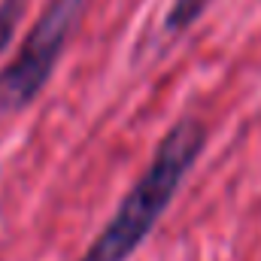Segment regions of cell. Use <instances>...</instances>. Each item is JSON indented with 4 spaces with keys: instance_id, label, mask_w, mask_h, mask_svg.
I'll list each match as a JSON object with an SVG mask.
<instances>
[{
    "instance_id": "obj_1",
    "label": "cell",
    "mask_w": 261,
    "mask_h": 261,
    "mask_svg": "<svg viewBox=\"0 0 261 261\" xmlns=\"http://www.w3.org/2000/svg\"><path fill=\"white\" fill-rule=\"evenodd\" d=\"M206 146V128L186 116L161 137L146 170L79 261H128L155 231Z\"/></svg>"
},
{
    "instance_id": "obj_2",
    "label": "cell",
    "mask_w": 261,
    "mask_h": 261,
    "mask_svg": "<svg viewBox=\"0 0 261 261\" xmlns=\"http://www.w3.org/2000/svg\"><path fill=\"white\" fill-rule=\"evenodd\" d=\"M85 0H49L15 58L0 70V116L28 110L64 55L67 43L82 18Z\"/></svg>"
},
{
    "instance_id": "obj_3",
    "label": "cell",
    "mask_w": 261,
    "mask_h": 261,
    "mask_svg": "<svg viewBox=\"0 0 261 261\" xmlns=\"http://www.w3.org/2000/svg\"><path fill=\"white\" fill-rule=\"evenodd\" d=\"M206 6H210V0H170L167 15H164V34L167 37L186 34L197 18L206 12Z\"/></svg>"
},
{
    "instance_id": "obj_4",
    "label": "cell",
    "mask_w": 261,
    "mask_h": 261,
    "mask_svg": "<svg viewBox=\"0 0 261 261\" xmlns=\"http://www.w3.org/2000/svg\"><path fill=\"white\" fill-rule=\"evenodd\" d=\"M28 0H0V52L12 43L21 18H24Z\"/></svg>"
}]
</instances>
